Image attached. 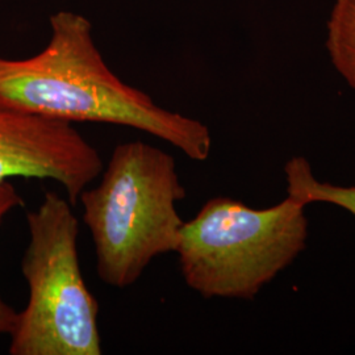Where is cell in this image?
<instances>
[{
	"mask_svg": "<svg viewBox=\"0 0 355 355\" xmlns=\"http://www.w3.org/2000/svg\"><path fill=\"white\" fill-rule=\"evenodd\" d=\"M51 40L28 58L0 55V104L67 123L133 128L166 141L192 161L208 159L209 129L199 120L155 104L105 64L92 24L73 11L51 16Z\"/></svg>",
	"mask_w": 355,
	"mask_h": 355,
	"instance_id": "obj_1",
	"label": "cell"
},
{
	"mask_svg": "<svg viewBox=\"0 0 355 355\" xmlns=\"http://www.w3.org/2000/svg\"><path fill=\"white\" fill-rule=\"evenodd\" d=\"M102 174L78 203L95 245L99 279L127 288L154 258L177 252L184 224L177 204L186 190L175 159L142 141L117 145Z\"/></svg>",
	"mask_w": 355,
	"mask_h": 355,
	"instance_id": "obj_2",
	"label": "cell"
},
{
	"mask_svg": "<svg viewBox=\"0 0 355 355\" xmlns=\"http://www.w3.org/2000/svg\"><path fill=\"white\" fill-rule=\"evenodd\" d=\"M304 209L290 196L265 209L208 200L180 232L175 253L186 284L205 299L252 300L304 250Z\"/></svg>",
	"mask_w": 355,
	"mask_h": 355,
	"instance_id": "obj_3",
	"label": "cell"
},
{
	"mask_svg": "<svg viewBox=\"0 0 355 355\" xmlns=\"http://www.w3.org/2000/svg\"><path fill=\"white\" fill-rule=\"evenodd\" d=\"M29 242L21 261L28 303L10 333L11 355H102L99 304L83 279L79 223L73 205L46 191L26 214Z\"/></svg>",
	"mask_w": 355,
	"mask_h": 355,
	"instance_id": "obj_4",
	"label": "cell"
},
{
	"mask_svg": "<svg viewBox=\"0 0 355 355\" xmlns=\"http://www.w3.org/2000/svg\"><path fill=\"white\" fill-rule=\"evenodd\" d=\"M103 168L98 149L73 123L0 104V183L12 178L54 180L74 207Z\"/></svg>",
	"mask_w": 355,
	"mask_h": 355,
	"instance_id": "obj_5",
	"label": "cell"
},
{
	"mask_svg": "<svg viewBox=\"0 0 355 355\" xmlns=\"http://www.w3.org/2000/svg\"><path fill=\"white\" fill-rule=\"evenodd\" d=\"M287 196L303 205L328 203L338 205L355 216V186L343 187L320 182L304 157H293L286 166Z\"/></svg>",
	"mask_w": 355,
	"mask_h": 355,
	"instance_id": "obj_6",
	"label": "cell"
},
{
	"mask_svg": "<svg viewBox=\"0 0 355 355\" xmlns=\"http://www.w3.org/2000/svg\"><path fill=\"white\" fill-rule=\"evenodd\" d=\"M325 46L334 69L355 89V0H334Z\"/></svg>",
	"mask_w": 355,
	"mask_h": 355,
	"instance_id": "obj_7",
	"label": "cell"
},
{
	"mask_svg": "<svg viewBox=\"0 0 355 355\" xmlns=\"http://www.w3.org/2000/svg\"><path fill=\"white\" fill-rule=\"evenodd\" d=\"M24 204L23 198L16 190L11 182L0 183V227L4 218L12 212L13 209ZM17 311L12 305L8 304L0 293V334H8L12 331L16 324Z\"/></svg>",
	"mask_w": 355,
	"mask_h": 355,
	"instance_id": "obj_8",
	"label": "cell"
}]
</instances>
